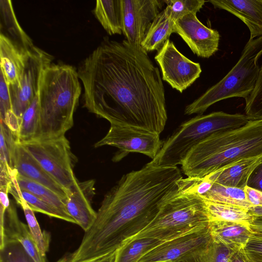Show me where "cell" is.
<instances>
[{
	"instance_id": "6da1fadb",
	"label": "cell",
	"mask_w": 262,
	"mask_h": 262,
	"mask_svg": "<svg viewBox=\"0 0 262 262\" xmlns=\"http://www.w3.org/2000/svg\"><path fill=\"white\" fill-rule=\"evenodd\" d=\"M84 106L111 125L160 134L167 119L159 68L141 46L106 38L77 70Z\"/></svg>"
},
{
	"instance_id": "7a4b0ae2",
	"label": "cell",
	"mask_w": 262,
	"mask_h": 262,
	"mask_svg": "<svg viewBox=\"0 0 262 262\" xmlns=\"http://www.w3.org/2000/svg\"><path fill=\"white\" fill-rule=\"evenodd\" d=\"M182 178L177 166L150 162L124 174L105 195L78 248L57 262H85L116 251L153 220Z\"/></svg>"
},
{
	"instance_id": "3957f363",
	"label": "cell",
	"mask_w": 262,
	"mask_h": 262,
	"mask_svg": "<svg viewBox=\"0 0 262 262\" xmlns=\"http://www.w3.org/2000/svg\"><path fill=\"white\" fill-rule=\"evenodd\" d=\"M262 156V121L216 132L188 152L181 164L187 177L203 178L245 158Z\"/></svg>"
},
{
	"instance_id": "277c9868",
	"label": "cell",
	"mask_w": 262,
	"mask_h": 262,
	"mask_svg": "<svg viewBox=\"0 0 262 262\" xmlns=\"http://www.w3.org/2000/svg\"><path fill=\"white\" fill-rule=\"evenodd\" d=\"M79 79L76 69L69 64L52 63L46 69L38 92L39 125L35 138L60 137L73 126L81 92Z\"/></svg>"
},
{
	"instance_id": "5b68a950",
	"label": "cell",
	"mask_w": 262,
	"mask_h": 262,
	"mask_svg": "<svg viewBox=\"0 0 262 262\" xmlns=\"http://www.w3.org/2000/svg\"><path fill=\"white\" fill-rule=\"evenodd\" d=\"M248 121L246 115L221 111L198 115L183 122L163 142L150 162L162 166L181 165L190 150L209 135L217 131L238 128Z\"/></svg>"
},
{
	"instance_id": "8992f818",
	"label": "cell",
	"mask_w": 262,
	"mask_h": 262,
	"mask_svg": "<svg viewBox=\"0 0 262 262\" xmlns=\"http://www.w3.org/2000/svg\"><path fill=\"white\" fill-rule=\"evenodd\" d=\"M209 222L205 200L178 190L164 202L153 220L132 239L149 237L165 242L195 228L208 226Z\"/></svg>"
},
{
	"instance_id": "52a82bcc",
	"label": "cell",
	"mask_w": 262,
	"mask_h": 262,
	"mask_svg": "<svg viewBox=\"0 0 262 262\" xmlns=\"http://www.w3.org/2000/svg\"><path fill=\"white\" fill-rule=\"evenodd\" d=\"M262 55V36L249 40L235 66L217 83L184 110L185 115H202L214 103L233 97L247 98L254 88L258 78L259 66L258 61Z\"/></svg>"
},
{
	"instance_id": "ba28073f",
	"label": "cell",
	"mask_w": 262,
	"mask_h": 262,
	"mask_svg": "<svg viewBox=\"0 0 262 262\" xmlns=\"http://www.w3.org/2000/svg\"><path fill=\"white\" fill-rule=\"evenodd\" d=\"M21 144L42 168L67 192L78 186L74 172L76 158L65 136L54 138H35Z\"/></svg>"
},
{
	"instance_id": "9c48e42d",
	"label": "cell",
	"mask_w": 262,
	"mask_h": 262,
	"mask_svg": "<svg viewBox=\"0 0 262 262\" xmlns=\"http://www.w3.org/2000/svg\"><path fill=\"white\" fill-rule=\"evenodd\" d=\"M53 60L51 55L34 46L27 55L19 83L9 86L12 111L20 120L37 95L43 73Z\"/></svg>"
},
{
	"instance_id": "30bf717a",
	"label": "cell",
	"mask_w": 262,
	"mask_h": 262,
	"mask_svg": "<svg viewBox=\"0 0 262 262\" xmlns=\"http://www.w3.org/2000/svg\"><path fill=\"white\" fill-rule=\"evenodd\" d=\"M163 142L159 134L124 125H111L106 135L97 142L95 147L108 145L119 150L113 157L117 162L130 152H138L154 159Z\"/></svg>"
},
{
	"instance_id": "8fae6325",
	"label": "cell",
	"mask_w": 262,
	"mask_h": 262,
	"mask_svg": "<svg viewBox=\"0 0 262 262\" xmlns=\"http://www.w3.org/2000/svg\"><path fill=\"white\" fill-rule=\"evenodd\" d=\"M162 74V79L182 93L199 78L202 69L180 52L173 42L167 39L155 57Z\"/></svg>"
},
{
	"instance_id": "7c38bea8",
	"label": "cell",
	"mask_w": 262,
	"mask_h": 262,
	"mask_svg": "<svg viewBox=\"0 0 262 262\" xmlns=\"http://www.w3.org/2000/svg\"><path fill=\"white\" fill-rule=\"evenodd\" d=\"M123 34L129 42L141 46L164 0H121Z\"/></svg>"
},
{
	"instance_id": "4fadbf2b",
	"label": "cell",
	"mask_w": 262,
	"mask_h": 262,
	"mask_svg": "<svg viewBox=\"0 0 262 262\" xmlns=\"http://www.w3.org/2000/svg\"><path fill=\"white\" fill-rule=\"evenodd\" d=\"M212 240L209 226L198 227L162 243L138 262H176L185 255L204 247Z\"/></svg>"
},
{
	"instance_id": "5bb4252c",
	"label": "cell",
	"mask_w": 262,
	"mask_h": 262,
	"mask_svg": "<svg viewBox=\"0 0 262 262\" xmlns=\"http://www.w3.org/2000/svg\"><path fill=\"white\" fill-rule=\"evenodd\" d=\"M178 34L192 52L202 58H209L219 49L220 35L214 29L205 26L195 13L188 14L174 23Z\"/></svg>"
},
{
	"instance_id": "9a60e30c",
	"label": "cell",
	"mask_w": 262,
	"mask_h": 262,
	"mask_svg": "<svg viewBox=\"0 0 262 262\" xmlns=\"http://www.w3.org/2000/svg\"><path fill=\"white\" fill-rule=\"evenodd\" d=\"M5 239L20 243L35 262H47L46 257L41 254L28 225L19 220L12 201L4 215L0 216V246Z\"/></svg>"
},
{
	"instance_id": "2e32d148",
	"label": "cell",
	"mask_w": 262,
	"mask_h": 262,
	"mask_svg": "<svg viewBox=\"0 0 262 262\" xmlns=\"http://www.w3.org/2000/svg\"><path fill=\"white\" fill-rule=\"evenodd\" d=\"M95 181L93 180L79 182L77 188L66 200L69 214L84 232L93 224L97 212L92 208V200L95 195Z\"/></svg>"
},
{
	"instance_id": "e0dca14e",
	"label": "cell",
	"mask_w": 262,
	"mask_h": 262,
	"mask_svg": "<svg viewBox=\"0 0 262 262\" xmlns=\"http://www.w3.org/2000/svg\"><path fill=\"white\" fill-rule=\"evenodd\" d=\"M215 8L225 10L239 18L248 27L249 40L262 36V0H211Z\"/></svg>"
},
{
	"instance_id": "ac0fdd59",
	"label": "cell",
	"mask_w": 262,
	"mask_h": 262,
	"mask_svg": "<svg viewBox=\"0 0 262 262\" xmlns=\"http://www.w3.org/2000/svg\"><path fill=\"white\" fill-rule=\"evenodd\" d=\"M14 168L21 176L38 183L52 190L66 202L68 194L28 152L24 146L17 142L15 147Z\"/></svg>"
},
{
	"instance_id": "d6986e66",
	"label": "cell",
	"mask_w": 262,
	"mask_h": 262,
	"mask_svg": "<svg viewBox=\"0 0 262 262\" xmlns=\"http://www.w3.org/2000/svg\"><path fill=\"white\" fill-rule=\"evenodd\" d=\"M261 161L262 156L243 159L204 177L213 183L244 189L251 173Z\"/></svg>"
},
{
	"instance_id": "ffe728a7",
	"label": "cell",
	"mask_w": 262,
	"mask_h": 262,
	"mask_svg": "<svg viewBox=\"0 0 262 262\" xmlns=\"http://www.w3.org/2000/svg\"><path fill=\"white\" fill-rule=\"evenodd\" d=\"M27 54L5 35L0 34L1 73L8 86L19 83Z\"/></svg>"
},
{
	"instance_id": "44dd1931",
	"label": "cell",
	"mask_w": 262,
	"mask_h": 262,
	"mask_svg": "<svg viewBox=\"0 0 262 262\" xmlns=\"http://www.w3.org/2000/svg\"><path fill=\"white\" fill-rule=\"evenodd\" d=\"M209 228L213 242L233 250L244 248L253 234L250 226L231 222L211 221Z\"/></svg>"
},
{
	"instance_id": "7402d4cb",
	"label": "cell",
	"mask_w": 262,
	"mask_h": 262,
	"mask_svg": "<svg viewBox=\"0 0 262 262\" xmlns=\"http://www.w3.org/2000/svg\"><path fill=\"white\" fill-rule=\"evenodd\" d=\"M1 34L9 38L25 53L34 46L18 24L11 1L1 0Z\"/></svg>"
},
{
	"instance_id": "603a6c76",
	"label": "cell",
	"mask_w": 262,
	"mask_h": 262,
	"mask_svg": "<svg viewBox=\"0 0 262 262\" xmlns=\"http://www.w3.org/2000/svg\"><path fill=\"white\" fill-rule=\"evenodd\" d=\"M174 23L164 9L153 20L141 47L147 52L158 51L174 33Z\"/></svg>"
},
{
	"instance_id": "cb8c5ba5",
	"label": "cell",
	"mask_w": 262,
	"mask_h": 262,
	"mask_svg": "<svg viewBox=\"0 0 262 262\" xmlns=\"http://www.w3.org/2000/svg\"><path fill=\"white\" fill-rule=\"evenodd\" d=\"M93 12L109 35L123 34L121 0H98Z\"/></svg>"
},
{
	"instance_id": "d4e9b609",
	"label": "cell",
	"mask_w": 262,
	"mask_h": 262,
	"mask_svg": "<svg viewBox=\"0 0 262 262\" xmlns=\"http://www.w3.org/2000/svg\"><path fill=\"white\" fill-rule=\"evenodd\" d=\"M205 201L210 222H231L250 226L255 217L248 210L238 206Z\"/></svg>"
},
{
	"instance_id": "484cf974",
	"label": "cell",
	"mask_w": 262,
	"mask_h": 262,
	"mask_svg": "<svg viewBox=\"0 0 262 262\" xmlns=\"http://www.w3.org/2000/svg\"><path fill=\"white\" fill-rule=\"evenodd\" d=\"M14 174L20 189L30 192L66 216L73 219L67 211L65 201L59 195L48 187L20 175L15 169Z\"/></svg>"
},
{
	"instance_id": "4316f807",
	"label": "cell",
	"mask_w": 262,
	"mask_h": 262,
	"mask_svg": "<svg viewBox=\"0 0 262 262\" xmlns=\"http://www.w3.org/2000/svg\"><path fill=\"white\" fill-rule=\"evenodd\" d=\"M202 198L206 201L236 205L247 210L253 206L247 200L244 189L213 183Z\"/></svg>"
},
{
	"instance_id": "83f0119b",
	"label": "cell",
	"mask_w": 262,
	"mask_h": 262,
	"mask_svg": "<svg viewBox=\"0 0 262 262\" xmlns=\"http://www.w3.org/2000/svg\"><path fill=\"white\" fill-rule=\"evenodd\" d=\"M163 242L149 237L133 238L116 251L115 262H138L145 254Z\"/></svg>"
},
{
	"instance_id": "f1b7e54d",
	"label": "cell",
	"mask_w": 262,
	"mask_h": 262,
	"mask_svg": "<svg viewBox=\"0 0 262 262\" xmlns=\"http://www.w3.org/2000/svg\"><path fill=\"white\" fill-rule=\"evenodd\" d=\"M232 250L212 240L204 247L185 255L176 262H227Z\"/></svg>"
},
{
	"instance_id": "f546056e",
	"label": "cell",
	"mask_w": 262,
	"mask_h": 262,
	"mask_svg": "<svg viewBox=\"0 0 262 262\" xmlns=\"http://www.w3.org/2000/svg\"><path fill=\"white\" fill-rule=\"evenodd\" d=\"M15 201L23 210L27 225L41 254L46 257L50 242V233L46 231H42L35 216L34 211L21 196L20 190L19 197Z\"/></svg>"
},
{
	"instance_id": "4dcf8cb0",
	"label": "cell",
	"mask_w": 262,
	"mask_h": 262,
	"mask_svg": "<svg viewBox=\"0 0 262 262\" xmlns=\"http://www.w3.org/2000/svg\"><path fill=\"white\" fill-rule=\"evenodd\" d=\"M39 125L38 93L24 112L17 138L21 143L36 138Z\"/></svg>"
},
{
	"instance_id": "1f68e13d",
	"label": "cell",
	"mask_w": 262,
	"mask_h": 262,
	"mask_svg": "<svg viewBox=\"0 0 262 262\" xmlns=\"http://www.w3.org/2000/svg\"><path fill=\"white\" fill-rule=\"evenodd\" d=\"M0 166L9 169L14 168L13 159L18 142L16 136L2 121H1Z\"/></svg>"
},
{
	"instance_id": "d6a6232c",
	"label": "cell",
	"mask_w": 262,
	"mask_h": 262,
	"mask_svg": "<svg viewBox=\"0 0 262 262\" xmlns=\"http://www.w3.org/2000/svg\"><path fill=\"white\" fill-rule=\"evenodd\" d=\"M164 2L167 5L165 9L174 22L188 14H196L206 2L203 0H164Z\"/></svg>"
},
{
	"instance_id": "836d02e7",
	"label": "cell",
	"mask_w": 262,
	"mask_h": 262,
	"mask_svg": "<svg viewBox=\"0 0 262 262\" xmlns=\"http://www.w3.org/2000/svg\"><path fill=\"white\" fill-rule=\"evenodd\" d=\"M245 102V115L248 119L262 121V66L254 88Z\"/></svg>"
},
{
	"instance_id": "e575fe53",
	"label": "cell",
	"mask_w": 262,
	"mask_h": 262,
	"mask_svg": "<svg viewBox=\"0 0 262 262\" xmlns=\"http://www.w3.org/2000/svg\"><path fill=\"white\" fill-rule=\"evenodd\" d=\"M0 262L35 261L20 243L5 239L0 246Z\"/></svg>"
},
{
	"instance_id": "d590c367",
	"label": "cell",
	"mask_w": 262,
	"mask_h": 262,
	"mask_svg": "<svg viewBox=\"0 0 262 262\" xmlns=\"http://www.w3.org/2000/svg\"><path fill=\"white\" fill-rule=\"evenodd\" d=\"M20 190L21 196L34 211L76 224V222L73 219L66 216L50 205L36 197L33 194L24 190L20 189Z\"/></svg>"
},
{
	"instance_id": "8d00e7d4",
	"label": "cell",
	"mask_w": 262,
	"mask_h": 262,
	"mask_svg": "<svg viewBox=\"0 0 262 262\" xmlns=\"http://www.w3.org/2000/svg\"><path fill=\"white\" fill-rule=\"evenodd\" d=\"M244 251L250 262H262V236L252 234Z\"/></svg>"
},
{
	"instance_id": "74e56055",
	"label": "cell",
	"mask_w": 262,
	"mask_h": 262,
	"mask_svg": "<svg viewBox=\"0 0 262 262\" xmlns=\"http://www.w3.org/2000/svg\"><path fill=\"white\" fill-rule=\"evenodd\" d=\"M0 79V118L2 120L8 112L12 111V106L9 86L1 73Z\"/></svg>"
},
{
	"instance_id": "f35d334b",
	"label": "cell",
	"mask_w": 262,
	"mask_h": 262,
	"mask_svg": "<svg viewBox=\"0 0 262 262\" xmlns=\"http://www.w3.org/2000/svg\"><path fill=\"white\" fill-rule=\"evenodd\" d=\"M247 186L262 192V161L251 173L247 182Z\"/></svg>"
},
{
	"instance_id": "ab89813d",
	"label": "cell",
	"mask_w": 262,
	"mask_h": 262,
	"mask_svg": "<svg viewBox=\"0 0 262 262\" xmlns=\"http://www.w3.org/2000/svg\"><path fill=\"white\" fill-rule=\"evenodd\" d=\"M244 190L248 201L253 206H262V192L248 186Z\"/></svg>"
},
{
	"instance_id": "60d3db41",
	"label": "cell",
	"mask_w": 262,
	"mask_h": 262,
	"mask_svg": "<svg viewBox=\"0 0 262 262\" xmlns=\"http://www.w3.org/2000/svg\"><path fill=\"white\" fill-rule=\"evenodd\" d=\"M227 262H250L247 258L244 248L238 250H232L230 252Z\"/></svg>"
},
{
	"instance_id": "b9f144b4",
	"label": "cell",
	"mask_w": 262,
	"mask_h": 262,
	"mask_svg": "<svg viewBox=\"0 0 262 262\" xmlns=\"http://www.w3.org/2000/svg\"><path fill=\"white\" fill-rule=\"evenodd\" d=\"M250 227L253 234L262 236V216L255 217Z\"/></svg>"
},
{
	"instance_id": "7bdbcfd3",
	"label": "cell",
	"mask_w": 262,
	"mask_h": 262,
	"mask_svg": "<svg viewBox=\"0 0 262 262\" xmlns=\"http://www.w3.org/2000/svg\"><path fill=\"white\" fill-rule=\"evenodd\" d=\"M116 252H114L106 256H104L97 262H115L116 258Z\"/></svg>"
},
{
	"instance_id": "ee69618b",
	"label": "cell",
	"mask_w": 262,
	"mask_h": 262,
	"mask_svg": "<svg viewBox=\"0 0 262 262\" xmlns=\"http://www.w3.org/2000/svg\"><path fill=\"white\" fill-rule=\"evenodd\" d=\"M102 257H103L97 258L94 259H92V260H89V261H85V262H97L99 260H100Z\"/></svg>"
}]
</instances>
